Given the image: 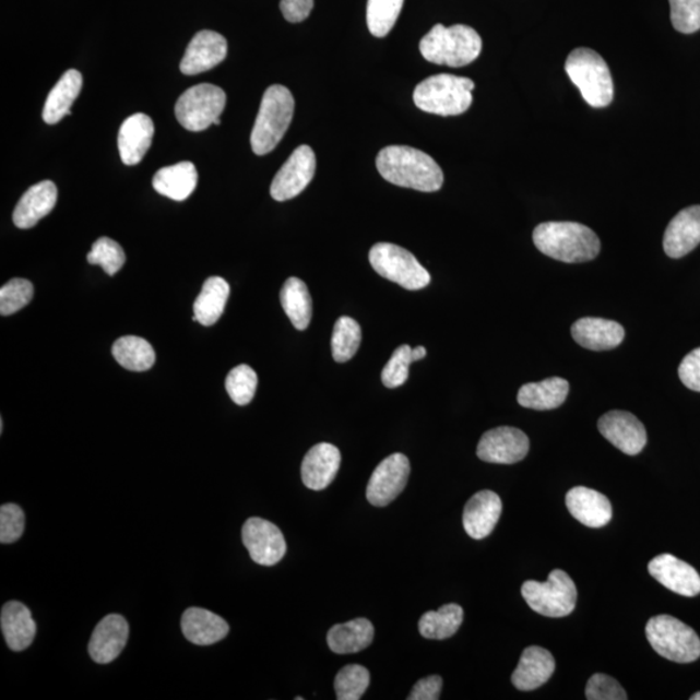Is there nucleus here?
<instances>
[{"instance_id":"f257e3e1","label":"nucleus","mask_w":700,"mask_h":700,"mask_svg":"<svg viewBox=\"0 0 700 700\" xmlns=\"http://www.w3.org/2000/svg\"><path fill=\"white\" fill-rule=\"evenodd\" d=\"M380 176L388 182L422 192L439 191L443 173L439 164L426 152L407 145H390L377 157Z\"/></svg>"},{"instance_id":"f03ea898","label":"nucleus","mask_w":700,"mask_h":700,"mask_svg":"<svg viewBox=\"0 0 700 700\" xmlns=\"http://www.w3.org/2000/svg\"><path fill=\"white\" fill-rule=\"evenodd\" d=\"M539 252L567 263L592 261L601 252V240L592 228L578 222H545L533 232Z\"/></svg>"},{"instance_id":"7ed1b4c3","label":"nucleus","mask_w":700,"mask_h":700,"mask_svg":"<svg viewBox=\"0 0 700 700\" xmlns=\"http://www.w3.org/2000/svg\"><path fill=\"white\" fill-rule=\"evenodd\" d=\"M483 40L473 27L467 25H435L422 38V57L438 66L460 68L479 58Z\"/></svg>"},{"instance_id":"20e7f679","label":"nucleus","mask_w":700,"mask_h":700,"mask_svg":"<svg viewBox=\"0 0 700 700\" xmlns=\"http://www.w3.org/2000/svg\"><path fill=\"white\" fill-rule=\"evenodd\" d=\"M294 112V95L287 87L273 85L266 90L251 134L256 155H268L281 143L293 122Z\"/></svg>"},{"instance_id":"39448f33","label":"nucleus","mask_w":700,"mask_h":700,"mask_svg":"<svg viewBox=\"0 0 700 700\" xmlns=\"http://www.w3.org/2000/svg\"><path fill=\"white\" fill-rule=\"evenodd\" d=\"M474 81L453 74H436L422 81L414 90L415 106L423 112L459 116L473 104Z\"/></svg>"},{"instance_id":"423d86ee","label":"nucleus","mask_w":700,"mask_h":700,"mask_svg":"<svg viewBox=\"0 0 700 700\" xmlns=\"http://www.w3.org/2000/svg\"><path fill=\"white\" fill-rule=\"evenodd\" d=\"M566 72L589 106L605 108L613 103V75L600 54L591 48H577L568 55Z\"/></svg>"},{"instance_id":"0eeeda50","label":"nucleus","mask_w":700,"mask_h":700,"mask_svg":"<svg viewBox=\"0 0 700 700\" xmlns=\"http://www.w3.org/2000/svg\"><path fill=\"white\" fill-rule=\"evenodd\" d=\"M646 637L657 654L675 663H692L700 656V639L696 630L669 615L650 619Z\"/></svg>"},{"instance_id":"6e6552de","label":"nucleus","mask_w":700,"mask_h":700,"mask_svg":"<svg viewBox=\"0 0 700 700\" xmlns=\"http://www.w3.org/2000/svg\"><path fill=\"white\" fill-rule=\"evenodd\" d=\"M522 595L533 612L547 618H563L572 614L578 602V589L565 571L554 570L545 582L525 581Z\"/></svg>"},{"instance_id":"1a4fd4ad","label":"nucleus","mask_w":700,"mask_h":700,"mask_svg":"<svg viewBox=\"0 0 700 700\" xmlns=\"http://www.w3.org/2000/svg\"><path fill=\"white\" fill-rule=\"evenodd\" d=\"M371 266L383 278L398 283L402 288L418 290L428 286L431 275L407 249L378 242L369 253Z\"/></svg>"},{"instance_id":"9d476101","label":"nucleus","mask_w":700,"mask_h":700,"mask_svg":"<svg viewBox=\"0 0 700 700\" xmlns=\"http://www.w3.org/2000/svg\"><path fill=\"white\" fill-rule=\"evenodd\" d=\"M226 107V94L211 83L190 87L176 104V117L189 131H203L216 122Z\"/></svg>"},{"instance_id":"9b49d317","label":"nucleus","mask_w":700,"mask_h":700,"mask_svg":"<svg viewBox=\"0 0 700 700\" xmlns=\"http://www.w3.org/2000/svg\"><path fill=\"white\" fill-rule=\"evenodd\" d=\"M317 158L315 151L307 144L297 147L283 164L270 187V195L276 201H287L299 197L315 178Z\"/></svg>"},{"instance_id":"f8f14e48","label":"nucleus","mask_w":700,"mask_h":700,"mask_svg":"<svg viewBox=\"0 0 700 700\" xmlns=\"http://www.w3.org/2000/svg\"><path fill=\"white\" fill-rule=\"evenodd\" d=\"M408 476H411V462L406 455L394 453L387 456L378 464L370 477L366 491L367 501L377 508L390 505L405 489Z\"/></svg>"},{"instance_id":"ddd939ff","label":"nucleus","mask_w":700,"mask_h":700,"mask_svg":"<svg viewBox=\"0 0 700 700\" xmlns=\"http://www.w3.org/2000/svg\"><path fill=\"white\" fill-rule=\"evenodd\" d=\"M242 544L249 556L261 566H274L286 556L287 544L283 533L272 522L249 518L241 530Z\"/></svg>"},{"instance_id":"4468645a","label":"nucleus","mask_w":700,"mask_h":700,"mask_svg":"<svg viewBox=\"0 0 700 700\" xmlns=\"http://www.w3.org/2000/svg\"><path fill=\"white\" fill-rule=\"evenodd\" d=\"M530 452V439L522 429L497 427L482 436L477 446V456L484 462L514 464L525 459Z\"/></svg>"},{"instance_id":"2eb2a0df","label":"nucleus","mask_w":700,"mask_h":700,"mask_svg":"<svg viewBox=\"0 0 700 700\" xmlns=\"http://www.w3.org/2000/svg\"><path fill=\"white\" fill-rule=\"evenodd\" d=\"M598 429L603 438L624 454L637 455L646 447V428L632 413L608 412L598 420Z\"/></svg>"},{"instance_id":"dca6fc26","label":"nucleus","mask_w":700,"mask_h":700,"mask_svg":"<svg viewBox=\"0 0 700 700\" xmlns=\"http://www.w3.org/2000/svg\"><path fill=\"white\" fill-rule=\"evenodd\" d=\"M227 57V40L220 33L201 31L187 46L180 61V72L185 75H197L211 71Z\"/></svg>"},{"instance_id":"f3484780","label":"nucleus","mask_w":700,"mask_h":700,"mask_svg":"<svg viewBox=\"0 0 700 700\" xmlns=\"http://www.w3.org/2000/svg\"><path fill=\"white\" fill-rule=\"evenodd\" d=\"M649 572L671 592L684 595V597H696L700 594V574L696 568L672 556V554H662L651 560Z\"/></svg>"},{"instance_id":"a211bd4d","label":"nucleus","mask_w":700,"mask_h":700,"mask_svg":"<svg viewBox=\"0 0 700 700\" xmlns=\"http://www.w3.org/2000/svg\"><path fill=\"white\" fill-rule=\"evenodd\" d=\"M128 639L129 624L123 616L108 615L94 629L88 643V654L94 662L108 664L120 656Z\"/></svg>"},{"instance_id":"6ab92c4d","label":"nucleus","mask_w":700,"mask_h":700,"mask_svg":"<svg viewBox=\"0 0 700 700\" xmlns=\"http://www.w3.org/2000/svg\"><path fill=\"white\" fill-rule=\"evenodd\" d=\"M342 454L329 442L317 443L309 450L301 464V477L305 487L311 490H323L334 482L341 468Z\"/></svg>"},{"instance_id":"aec40b11","label":"nucleus","mask_w":700,"mask_h":700,"mask_svg":"<svg viewBox=\"0 0 700 700\" xmlns=\"http://www.w3.org/2000/svg\"><path fill=\"white\" fill-rule=\"evenodd\" d=\"M700 245V205L685 207L669 222L664 234V252L681 259Z\"/></svg>"},{"instance_id":"412c9836","label":"nucleus","mask_w":700,"mask_h":700,"mask_svg":"<svg viewBox=\"0 0 700 700\" xmlns=\"http://www.w3.org/2000/svg\"><path fill=\"white\" fill-rule=\"evenodd\" d=\"M502 512L500 496L491 490L477 491L463 511V526L474 539H483L494 532Z\"/></svg>"},{"instance_id":"4be33fe9","label":"nucleus","mask_w":700,"mask_h":700,"mask_svg":"<svg viewBox=\"0 0 700 700\" xmlns=\"http://www.w3.org/2000/svg\"><path fill=\"white\" fill-rule=\"evenodd\" d=\"M570 514L589 529H602L613 519V506L605 495L586 488L574 487L566 496Z\"/></svg>"},{"instance_id":"5701e85b","label":"nucleus","mask_w":700,"mask_h":700,"mask_svg":"<svg viewBox=\"0 0 700 700\" xmlns=\"http://www.w3.org/2000/svg\"><path fill=\"white\" fill-rule=\"evenodd\" d=\"M57 201L58 187L51 180L32 186L19 200L13 212V224L23 230L36 226L52 212Z\"/></svg>"},{"instance_id":"b1692460","label":"nucleus","mask_w":700,"mask_h":700,"mask_svg":"<svg viewBox=\"0 0 700 700\" xmlns=\"http://www.w3.org/2000/svg\"><path fill=\"white\" fill-rule=\"evenodd\" d=\"M571 334L582 348L600 352L619 346L626 331L618 322L586 317L572 324Z\"/></svg>"},{"instance_id":"393cba45","label":"nucleus","mask_w":700,"mask_h":700,"mask_svg":"<svg viewBox=\"0 0 700 700\" xmlns=\"http://www.w3.org/2000/svg\"><path fill=\"white\" fill-rule=\"evenodd\" d=\"M155 127L151 117L135 114L123 121L119 131V151L124 165H137L143 161L151 147Z\"/></svg>"},{"instance_id":"a878e982","label":"nucleus","mask_w":700,"mask_h":700,"mask_svg":"<svg viewBox=\"0 0 700 700\" xmlns=\"http://www.w3.org/2000/svg\"><path fill=\"white\" fill-rule=\"evenodd\" d=\"M554 671L556 660L551 653L543 648L530 646L523 651L511 681L518 690L532 691L549 681Z\"/></svg>"},{"instance_id":"bb28decb","label":"nucleus","mask_w":700,"mask_h":700,"mask_svg":"<svg viewBox=\"0 0 700 700\" xmlns=\"http://www.w3.org/2000/svg\"><path fill=\"white\" fill-rule=\"evenodd\" d=\"M0 626L5 643L13 651H24L31 646L37 633L31 609L23 603L11 601L5 603L0 615Z\"/></svg>"},{"instance_id":"cd10ccee","label":"nucleus","mask_w":700,"mask_h":700,"mask_svg":"<svg viewBox=\"0 0 700 700\" xmlns=\"http://www.w3.org/2000/svg\"><path fill=\"white\" fill-rule=\"evenodd\" d=\"M180 627L186 639L199 646H210L224 640L230 630L221 616L199 607L186 609Z\"/></svg>"},{"instance_id":"c85d7f7f","label":"nucleus","mask_w":700,"mask_h":700,"mask_svg":"<svg viewBox=\"0 0 700 700\" xmlns=\"http://www.w3.org/2000/svg\"><path fill=\"white\" fill-rule=\"evenodd\" d=\"M570 383L566 379L549 378L538 383L524 384L518 392L519 405L533 411H553L565 404Z\"/></svg>"},{"instance_id":"c756f323","label":"nucleus","mask_w":700,"mask_h":700,"mask_svg":"<svg viewBox=\"0 0 700 700\" xmlns=\"http://www.w3.org/2000/svg\"><path fill=\"white\" fill-rule=\"evenodd\" d=\"M152 185L161 195L183 201L197 189L198 170L195 165L189 162L166 166L156 173Z\"/></svg>"},{"instance_id":"7c9ffc66","label":"nucleus","mask_w":700,"mask_h":700,"mask_svg":"<svg viewBox=\"0 0 700 700\" xmlns=\"http://www.w3.org/2000/svg\"><path fill=\"white\" fill-rule=\"evenodd\" d=\"M83 85L82 74L75 69L62 74L51 93L48 94L44 108V121L48 124L59 123L66 116H71V108L79 98Z\"/></svg>"},{"instance_id":"2f4dec72","label":"nucleus","mask_w":700,"mask_h":700,"mask_svg":"<svg viewBox=\"0 0 700 700\" xmlns=\"http://www.w3.org/2000/svg\"><path fill=\"white\" fill-rule=\"evenodd\" d=\"M228 296H230V286L224 278L221 276L207 278L193 304V321L205 328L216 324L224 315Z\"/></svg>"},{"instance_id":"473e14b6","label":"nucleus","mask_w":700,"mask_h":700,"mask_svg":"<svg viewBox=\"0 0 700 700\" xmlns=\"http://www.w3.org/2000/svg\"><path fill=\"white\" fill-rule=\"evenodd\" d=\"M373 640L371 621L359 618L337 624L329 630V646L335 654H355L369 648Z\"/></svg>"},{"instance_id":"72a5a7b5","label":"nucleus","mask_w":700,"mask_h":700,"mask_svg":"<svg viewBox=\"0 0 700 700\" xmlns=\"http://www.w3.org/2000/svg\"><path fill=\"white\" fill-rule=\"evenodd\" d=\"M281 302L294 328L300 331L309 328L313 316V301L307 284L299 278H289L283 284Z\"/></svg>"},{"instance_id":"f704fd0d","label":"nucleus","mask_w":700,"mask_h":700,"mask_svg":"<svg viewBox=\"0 0 700 700\" xmlns=\"http://www.w3.org/2000/svg\"><path fill=\"white\" fill-rule=\"evenodd\" d=\"M463 622V608L455 603L428 612L419 620V632L427 640H447L459 632Z\"/></svg>"},{"instance_id":"c9c22d12","label":"nucleus","mask_w":700,"mask_h":700,"mask_svg":"<svg viewBox=\"0 0 700 700\" xmlns=\"http://www.w3.org/2000/svg\"><path fill=\"white\" fill-rule=\"evenodd\" d=\"M112 355L123 369L130 371H147L156 360L152 345L138 336L120 337L112 346Z\"/></svg>"},{"instance_id":"e433bc0d","label":"nucleus","mask_w":700,"mask_h":700,"mask_svg":"<svg viewBox=\"0 0 700 700\" xmlns=\"http://www.w3.org/2000/svg\"><path fill=\"white\" fill-rule=\"evenodd\" d=\"M360 341H363V331H360L359 323L351 317L339 318L334 332H332V357L339 364L348 363L355 357Z\"/></svg>"},{"instance_id":"4c0bfd02","label":"nucleus","mask_w":700,"mask_h":700,"mask_svg":"<svg viewBox=\"0 0 700 700\" xmlns=\"http://www.w3.org/2000/svg\"><path fill=\"white\" fill-rule=\"evenodd\" d=\"M404 5V0H369L367 26L373 37L384 38L393 29Z\"/></svg>"},{"instance_id":"58836bf2","label":"nucleus","mask_w":700,"mask_h":700,"mask_svg":"<svg viewBox=\"0 0 700 700\" xmlns=\"http://www.w3.org/2000/svg\"><path fill=\"white\" fill-rule=\"evenodd\" d=\"M370 685V672L359 664L346 665L339 671L335 678V691L339 700H358L363 698Z\"/></svg>"},{"instance_id":"ea45409f","label":"nucleus","mask_w":700,"mask_h":700,"mask_svg":"<svg viewBox=\"0 0 700 700\" xmlns=\"http://www.w3.org/2000/svg\"><path fill=\"white\" fill-rule=\"evenodd\" d=\"M258 384V373L248 365L235 367L226 378L228 396L239 406H246L253 400Z\"/></svg>"},{"instance_id":"a19ab883","label":"nucleus","mask_w":700,"mask_h":700,"mask_svg":"<svg viewBox=\"0 0 700 700\" xmlns=\"http://www.w3.org/2000/svg\"><path fill=\"white\" fill-rule=\"evenodd\" d=\"M88 263L100 265L108 275L114 276L120 272L127 261L119 242L103 237L94 242L92 251L87 254Z\"/></svg>"},{"instance_id":"79ce46f5","label":"nucleus","mask_w":700,"mask_h":700,"mask_svg":"<svg viewBox=\"0 0 700 700\" xmlns=\"http://www.w3.org/2000/svg\"><path fill=\"white\" fill-rule=\"evenodd\" d=\"M34 296L32 282L21 278L11 280L0 289V315L12 316L26 307Z\"/></svg>"},{"instance_id":"37998d69","label":"nucleus","mask_w":700,"mask_h":700,"mask_svg":"<svg viewBox=\"0 0 700 700\" xmlns=\"http://www.w3.org/2000/svg\"><path fill=\"white\" fill-rule=\"evenodd\" d=\"M413 348L408 345H401L394 351L390 360L381 372V381L387 388L404 385L408 378V367L414 363Z\"/></svg>"},{"instance_id":"c03bdc74","label":"nucleus","mask_w":700,"mask_h":700,"mask_svg":"<svg viewBox=\"0 0 700 700\" xmlns=\"http://www.w3.org/2000/svg\"><path fill=\"white\" fill-rule=\"evenodd\" d=\"M671 21L677 32L696 33L700 29V0H669Z\"/></svg>"},{"instance_id":"a18cd8bd","label":"nucleus","mask_w":700,"mask_h":700,"mask_svg":"<svg viewBox=\"0 0 700 700\" xmlns=\"http://www.w3.org/2000/svg\"><path fill=\"white\" fill-rule=\"evenodd\" d=\"M25 514L20 506L5 503L0 508V543L12 544L23 536Z\"/></svg>"},{"instance_id":"49530a36","label":"nucleus","mask_w":700,"mask_h":700,"mask_svg":"<svg viewBox=\"0 0 700 700\" xmlns=\"http://www.w3.org/2000/svg\"><path fill=\"white\" fill-rule=\"evenodd\" d=\"M589 700H626L628 699L626 690L615 678L607 675L597 674L588 681L585 690Z\"/></svg>"},{"instance_id":"de8ad7c7","label":"nucleus","mask_w":700,"mask_h":700,"mask_svg":"<svg viewBox=\"0 0 700 700\" xmlns=\"http://www.w3.org/2000/svg\"><path fill=\"white\" fill-rule=\"evenodd\" d=\"M678 377L689 390L700 392V348L691 351L678 367Z\"/></svg>"},{"instance_id":"09e8293b","label":"nucleus","mask_w":700,"mask_h":700,"mask_svg":"<svg viewBox=\"0 0 700 700\" xmlns=\"http://www.w3.org/2000/svg\"><path fill=\"white\" fill-rule=\"evenodd\" d=\"M313 7L315 0H281L283 17L293 24L307 20L313 11Z\"/></svg>"},{"instance_id":"8fccbe9b","label":"nucleus","mask_w":700,"mask_h":700,"mask_svg":"<svg viewBox=\"0 0 700 700\" xmlns=\"http://www.w3.org/2000/svg\"><path fill=\"white\" fill-rule=\"evenodd\" d=\"M442 678L429 676L415 684L408 700H438L441 695Z\"/></svg>"},{"instance_id":"3c124183","label":"nucleus","mask_w":700,"mask_h":700,"mask_svg":"<svg viewBox=\"0 0 700 700\" xmlns=\"http://www.w3.org/2000/svg\"><path fill=\"white\" fill-rule=\"evenodd\" d=\"M412 353H413L414 363L415 360L423 359L427 356V351L425 346H417V348H413Z\"/></svg>"},{"instance_id":"603ef678","label":"nucleus","mask_w":700,"mask_h":700,"mask_svg":"<svg viewBox=\"0 0 700 700\" xmlns=\"http://www.w3.org/2000/svg\"><path fill=\"white\" fill-rule=\"evenodd\" d=\"M690 699H691V700H700V691H699V692H696V695H695V696H691V697H690Z\"/></svg>"},{"instance_id":"864d4df0","label":"nucleus","mask_w":700,"mask_h":700,"mask_svg":"<svg viewBox=\"0 0 700 700\" xmlns=\"http://www.w3.org/2000/svg\"><path fill=\"white\" fill-rule=\"evenodd\" d=\"M3 427H4L3 420H0V432H3Z\"/></svg>"}]
</instances>
